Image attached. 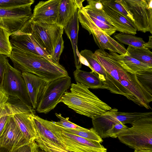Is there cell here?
<instances>
[{"instance_id": "14", "label": "cell", "mask_w": 152, "mask_h": 152, "mask_svg": "<svg viewBox=\"0 0 152 152\" xmlns=\"http://www.w3.org/2000/svg\"><path fill=\"white\" fill-rule=\"evenodd\" d=\"M31 6L0 8V27L11 35L19 30L31 18Z\"/></svg>"}, {"instance_id": "28", "label": "cell", "mask_w": 152, "mask_h": 152, "mask_svg": "<svg viewBox=\"0 0 152 152\" xmlns=\"http://www.w3.org/2000/svg\"><path fill=\"white\" fill-rule=\"evenodd\" d=\"M135 75L137 80L143 87L152 95V69L137 72Z\"/></svg>"}, {"instance_id": "12", "label": "cell", "mask_w": 152, "mask_h": 152, "mask_svg": "<svg viewBox=\"0 0 152 152\" xmlns=\"http://www.w3.org/2000/svg\"><path fill=\"white\" fill-rule=\"evenodd\" d=\"M37 137L34 141L38 147L45 152H71L68 151L52 130L50 121L34 115Z\"/></svg>"}, {"instance_id": "24", "label": "cell", "mask_w": 152, "mask_h": 152, "mask_svg": "<svg viewBox=\"0 0 152 152\" xmlns=\"http://www.w3.org/2000/svg\"><path fill=\"white\" fill-rule=\"evenodd\" d=\"M126 50L129 56L152 67V52L149 49L128 46Z\"/></svg>"}, {"instance_id": "22", "label": "cell", "mask_w": 152, "mask_h": 152, "mask_svg": "<svg viewBox=\"0 0 152 152\" xmlns=\"http://www.w3.org/2000/svg\"><path fill=\"white\" fill-rule=\"evenodd\" d=\"M126 72L135 74L137 72L152 69V67L134 59L127 54L121 55L110 52L109 53Z\"/></svg>"}, {"instance_id": "40", "label": "cell", "mask_w": 152, "mask_h": 152, "mask_svg": "<svg viewBox=\"0 0 152 152\" xmlns=\"http://www.w3.org/2000/svg\"><path fill=\"white\" fill-rule=\"evenodd\" d=\"M16 151H12L0 146V152H15Z\"/></svg>"}, {"instance_id": "27", "label": "cell", "mask_w": 152, "mask_h": 152, "mask_svg": "<svg viewBox=\"0 0 152 152\" xmlns=\"http://www.w3.org/2000/svg\"><path fill=\"white\" fill-rule=\"evenodd\" d=\"M60 126L61 129L65 131L86 139L96 141L100 143L103 141L102 138L98 135L93 128L87 131H80Z\"/></svg>"}, {"instance_id": "29", "label": "cell", "mask_w": 152, "mask_h": 152, "mask_svg": "<svg viewBox=\"0 0 152 152\" xmlns=\"http://www.w3.org/2000/svg\"><path fill=\"white\" fill-rule=\"evenodd\" d=\"M11 34L5 29L0 27V53L9 57L12 50L9 37Z\"/></svg>"}, {"instance_id": "7", "label": "cell", "mask_w": 152, "mask_h": 152, "mask_svg": "<svg viewBox=\"0 0 152 152\" xmlns=\"http://www.w3.org/2000/svg\"><path fill=\"white\" fill-rule=\"evenodd\" d=\"M79 9L78 18L82 27L92 34L95 43L99 49H107L110 52L118 53L121 55L129 53L124 45L103 32L91 20L83 9Z\"/></svg>"}, {"instance_id": "10", "label": "cell", "mask_w": 152, "mask_h": 152, "mask_svg": "<svg viewBox=\"0 0 152 152\" xmlns=\"http://www.w3.org/2000/svg\"><path fill=\"white\" fill-rule=\"evenodd\" d=\"M71 81V77L68 76L48 83L36 110L47 114L54 109L64 92L70 87Z\"/></svg>"}, {"instance_id": "19", "label": "cell", "mask_w": 152, "mask_h": 152, "mask_svg": "<svg viewBox=\"0 0 152 152\" xmlns=\"http://www.w3.org/2000/svg\"><path fill=\"white\" fill-rule=\"evenodd\" d=\"M85 0H61L56 23L65 28L73 17L77 10L83 6Z\"/></svg>"}, {"instance_id": "25", "label": "cell", "mask_w": 152, "mask_h": 152, "mask_svg": "<svg viewBox=\"0 0 152 152\" xmlns=\"http://www.w3.org/2000/svg\"><path fill=\"white\" fill-rule=\"evenodd\" d=\"M9 96L3 89H0V137L11 117L9 110L6 105Z\"/></svg>"}, {"instance_id": "13", "label": "cell", "mask_w": 152, "mask_h": 152, "mask_svg": "<svg viewBox=\"0 0 152 152\" xmlns=\"http://www.w3.org/2000/svg\"><path fill=\"white\" fill-rule=\"evenodd\" d=\"M137 31L152 34V0H123Z\"/></svg>"}, {"instance_id": "20", "label": "cell", "mask_w": 152, "mask_h": 152, "mask_svg": "<svg viewBox=\"0 0 152 152\" xmlns=\"http://www.w3.org/2000/svg\"><path fill=\"white\" fill-rule=\"evenodd\" d=\"M78 9L66 27L64 31L71 42L73 53L75 66L76 69H80L82 64L80 61L81 55L77 48L78 34L79 30V21Z\"/></svg>"}, {"instance_id": "18", "label": "cell", "mask_w": 152, "mask_h": 152, "mask_svg": "<svg viewBox=\"0 0 152 152\" xmlns=\"http://www.w3.org/2000/svg\"><path fill=\"white\" fill-rule=\"evenodd\" d=\"M103 5V10L116 31L133 35L136 34L137 30L133 21L109 7Z\"/></svg>"}, {"instance_id": "1", "label": "cell", "mask_w": 152, "mask_h": 152, "mask_svg": "<svg viewBox=\"0 0 152 152\" xmlns=\"http://www.w3.org/2000/svg\"><path fill=\"white\" fill-rule=\"evenodd\" d=\"M94 53L97 61L108 74L117 94L125 96L139 106L147 109H151L149 103L152 101V95L143 87L135 74L126 72L104 50H96Z\"/></svg>"}, {"instance_id": "11", "label": "cell", "mask_w": 152, "mask_h": 152, "mask_svg": "<svg viewBox=\"0 0 152 152\" xmlns=\"http://www.w3.org/2000/svg\"><path fill=\"white\" fill-rule=\"evenodd\" d=\"M1 89L9 96L18 99L28 107L33 108L22 72L12 66L9 63Z\"/></svg>"}, {"instance_id": "16", "label": "cell", "mask_w": 152, "mask_h": 152, "mask_svg": "<svg viewBox=\"0 0 152 152\" xmlns=\"http://www.w3.org/2000/svg\"><path fill=\"white\" fill-rule=\"evenodd\" d=\"M30 142L24 137L11 116L0 137V146L15 151Z\"/></svg>"}, {"instance_id": "33", "label": "cell", "mask_w": 152, "mask_h": 152, "mask_svg": "<svg viewBox=\"0 0 152 152\" xmlns=\"http://www.w3.org/2000/svg\"><path fill=\"white\" fill-rule=\"evenodd\" d=\"M56 116L59 119L57 122H53L56 125L66 128L80 131H87L88 129L81 127L69 120V118H65L60 114L55 113Z\"/></svg>"}, {"instance_id": "9", "label": "cell", "mask_w": 152, "mask_h": 152, "mask_svg": "<svg viewBox=\"0 0 152 152\" xmlns=\"http://www.w3.org/2000/svg\"><path fill=\"white\" fill-rule=\"evenodd\" d=\"M53 132L65 147L71 152H107V149L99 142L88 140L67 132L50 121Z\"/></svg>"}, {"instance_id": "26", "label": "cell", "mask_w": 152, "mask_h": 152, "mask_svg": "<svg viewBox=\"0 0 152 152\" xmlns=\"http://www.w3.org/2000/svg\"><path fill=\"white\" fill-rule=\"evenodd\" d=\"M113 37L121 43L128 46L145 48L146 42L143 40V39L134 35L120 33L115 34L114 35Z\"/></svg>"}, {"instance_id": "32", "label": "cell", "mask_w": 152, "mask_h": 152, "mask_svg": "<svg viewBox=\"0 0 152 152\" xmlns=\"http://www.w3.org/2000/svg\"><path fill=\"white\" fill-rule=\"evenodd\" d=\"M34 2V0H0V8H13L31 5Z\"/></svg>"}, {"instance_id": "35", "label": "cell", "mask_w": 152, "mask_h": 152, "mask_svg": "<svg viewBox=\"0 0 152 152\" xmlns=\"http://www.w3.org/2000/svg\"><path fill=\"white\" fill-rule=\"evenodd\" d=\"M64 41L62 36L59 38L54 51L52 59L56 64H59L60 56L64 48Z\"/></svg>"}, {"instance_id": "23", "label": "cell", "mask_w": 152, "mask_h": 152, "mask_svg": "<svg viewBox=\"0 0 152 152\" xmlns=\"http://www.w3.org/2000/svg\"><path fill=\"white\" fill-rule=\"evenodd\" d=\"M80 53L87 60L94 73L98 75L99 78L108 86V90H109L110 82L108 74L97 61L94 53L90 50L84 49L82 50Z\"/></svg>"}, {"instance_id": "15", "label": "cell", "mask_w": 152, "mask_h": 152, "mask_svg": "<svg viewBox=\"0 0 152 152\" xmlns=\"http://www.w3.org/2000/svg\"><path fill=\"white\" fill-rule=\"evenodd\" d=\"M61 0L39 1L34 7L29 20L36 23H56Z\"/></svg>"}, {"instance_id": "2", "label": "cell", "mask_w": 152, "mask_h": 152, "mask_svg": "<svg viewBox=\"0 0 152 152\" xmlns=\"http://www.w3.org/2000/svg\"><path fill=\"white\" fill-rule=\"evenodd\" d=\"M9 57L16 69L33 74L48 83L69 76L62 66L54 64L39 54L12 48Z\"/></svg>"}, {"instance_id": "31", "label": "cell", "mask_w": 152, "mask_h": 152, "mask_svg": "<svg viewBox=\"0 0 152 152\" xmlns=\"http://www.w3.org/2000/svg\"><path fill=\"white\" fill-rule=\"evenodd\" d=\"M83 9L89 16L92 17L107 25L113 26L109 19L105 14L103 9H97L86 6L83 7Z\"/></svg>"}, {"instance_id": "36", "label": "cell", "mask_w": 152, "mask_h": 152, "mask_svg": "<svg viewBox=\"0 0 152 152\" xmlns=\"http://www.w3.org/2000/svg\"><path fill=\"white\" fill-rule=\"evenodd\" d=\"M6 55L0 53V89L1 88L8 60Z\"/></svg>"}, {"instance_id": "5", "label": "cell", "mask_w": 152, "mask_h": 152, "mask_svg": "<svg viewBox=\"0 0 152 152\" xmlns=\"http://www.w3.org/2000/svg\"><path fill=\"white\" fill-rule=\"evenodd\" d=\"M9 96L6 103L11 116L25 138L29 141H34L37 137L36 126L34 116L35 110L28 107L18 99Z\"/></svg>"}, {"instance_id": "38", "label": "cell", "mask_w": 152, "mask_h": 152, "mask_svg": "<svg viewBox=\"0 0 152 152\" xmlns=\"http://www.w3.org/2000/svg\"><path fill=\"white\" fill-rule=\"evenodd\" d=\"M149 37L148 41L145 43V48L150 49L152 48V36H149Z\"/></svg>"}, {"instance_id": "34", "label": "cell", "mask_w": 152, "mask_h": 152, "mask_svg": "<svg viewBox=\"0 0 152 152\" xmlns=\"http://www.w3.org/2000/svg\"><path fill=\"white\" fill-rule=\"evenodd\" d=\"M128 128L125 124L121 123H117L112 125L111 128L106 131L102 138L111 137L115 138V135Z\"/></svg>"}, {"instance_id": "8", "label": "cell", "mask_w": 152, "mask_h": 152, "mask_svg": "<svg viewBox=\"0 0 152 152\" xmlns=\"http://www.w3.org/2000/svg\"><path fill=\"white\" fill-rule=\"evenodd\" d=\"M115 108L92 118L93 128L102 138L104 133L111 128L113 124L117 123L132 124L139 118L152 113L151 112L145 113H125L118 112Z\"/></svg>"}, {"instance_id": "21", "label": "cell", "mask_w": 152, "mask_h": 152, "mask_svg": "<svg viewBox=\"0 0 152 152\" xmlns=\"http://www.w3.org/2000/svg\"><path fill=\"white\" fill-rule=\"evenodd\" d=\"M73 75L76 83L84 85L89 88L108 90V86L98 75L92 72H87L80 69H76L73 72Z\"/></svg>"}, {"instance_id": "3", "label": "cell", "mask_w": 152, "mask_h": 152, "mask_svg": "<svg viewBox=\"0 0 152 152\" xmlns=\"http://www.w3.org/2000/svg\"><path fill=\"white\" fill-rule=\"evenodd\" d=\"M63 103L76 113L92 119L112 108L82 84L72 83L69 92H64L59 103Z\"/></svg>"}, {"instance_id": "37", "label": "cell", "mask_w": 152, "mask_h": 152, "mask_svg": "<svg viewBox=\"0 0 152 152\" xmlns=\"http://www.w3.org/2000/svg\"><path fill=\"white\" fill-rule=\"evenodd\" d=\"M39 148L35 141L24 145L18 149L15 152H39Z\"/></svg>"}, {"instance_id": "6", "label": "cell", "mask_w": 152, "mask_h": 152, "mask_svg": "<svg viewBox=\"0 0 152 152\" xmlns=\"http://www.w3.org/2000/svg\"><path fill=\"white\" fill-rule=\"evenodd\" d=\"M23 27L32 35L43 50L52 59L58 40L63 34L64 28L56 23H34L29 20Z\"/></svg>"}, {"instance_id": "4", "label": "cell", "mask_w": 152, "mask_h": 152, "mask_svg": "<svg viewBox=\"0 0 152 152\" xmlns=\"http://www.w3.org/2000/svg\"><path fill=\"white\" fill-rule=\"evenodd\" d=\"M131 124V127L117 134L115 138L134 149H152V113L139 118Z\"/></svg>"}, {"instance_id": "17", "label": "cell", "mask_w": 152, "mask_h": 152, "mask_svg": "<svg viewBox=\"0 0 152 152\" xmlns=\"http://www.w3.org/2000/svg\"><path fill=\"white\" fill-rule=\"evenodd\" d=\"M33 108L35 110L48 83L37 76L22 72Z\"/></svg>"}, {"instance_id": "39", "label": "cell", "mask_w": 152, "mask_h": 152, "mask_svg": "<svg viewBox=\"0 0 152 152\" xmlns=\"http://www.w3.org/2000/svg\"><path fill=\"white\" fill-rule=\"evenodd\" d=\"M134 152H152V149L137 148L135 149Z\"/></svg>"}, {"instance_id": "30", "label": "cell", "mask_w": 152, "mask_h": 152, "mask_svg": "<svg viewBox=\"0 0 152 152\" xmlns=\"http://www.w3.org/2000/svg\"><path fill=\"white\" fill-rule=\"evenodd\" d=\"M101 1L103 4L109 7L134 22L131 14L124 4L123 0H101Z\"/></svg>"}]
</instances>
